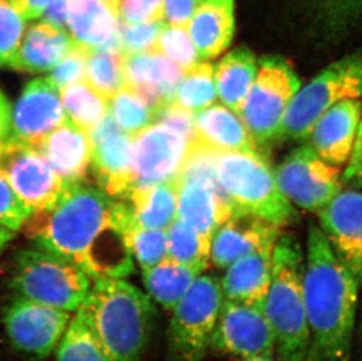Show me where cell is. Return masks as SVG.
<instances>
[{"instance_id":"33","label":"cell","mask_w":362,"mask_h":361,"mask_svg":"<svg viewBox=\"0 0 362 361\" xmlns=\"http://www.w3.org/2000/svg\"><path fill=\"white\" fill-rule=\"evenodd\" d=\"M124 57L120 48L101 47L88 53L86 81L110 100L127 85Z\"/></svg>"},{"instance_id":"38","label":"cell","mask_w":362,"mask_h":361,"mask_svg":"<svg viewBox=\"0 0 362 361\" xmlns=\"http://www.w3.org/2000/svg\"><path fill=\"white\" fill-rule=\"evenodd\" d=\"M156 51L161 52L185 73L195 69L202 62L188 30L165 25L156 44Z\"/></svg>"},{"instance_id":"5","label":"cell","mask_w":362,"mask_h":361,"mask_svg":"<svg viewBox=\"0 0 362 361\" xmlns=\"http://www.w3.org/2000/svg\"><path fill=\"white\" fill-rule=\"evenodd\" d=\"M92 282L74 263L39 248L18 251L11 265L17 296L71 314L79 310Z\"/></svg>"},{"instance_id":"52","label":"cell","mask_w":362,"mask_h":361,"mask_svg":"<svg viewBox=\"0 0 362 361\" xmlns=\"http://www.w3.org/2000/svg\"><path fill=\"white\" fill-rule=\"evenodd\" d=\"M240 361H274L270 357H252V358H244Z\"/></svg>"},{"instance_id":"51","label":"cell","mask_w":362,"mask_h":361,"mask_svg":"<svg viewBox=\"0 0 362 361\" xmlns=\"http://www.w3.org/2000/svg\"><path fill=\"white\" fill-rule=\"evenodd\" d=\"M14 232L16 231L0 224V253L5 249L11 239H13Z\"/></svg>"},{"instance_id":"20","label":"cell","mask_w":362,"mask_h":361,"mask_svg":"<svg viewBox=\"0 0 362 361\" xmlns=\"http://www.w3.org/2000/svg\"><path fill=\"white\" fill-rule=\"evenodd\" d=\"M177 218L212 239L221 225L238 209L221 183L199 178H180Z\"/></svg>"},{"instance_id":"44","label":"cell","mask_w":362,"mask_h":361,"mask_svg":"<svg viewBox=\"0 0 362 361\" xmlns=\"http://www.w3.org/2000/svg\"><path fill=\"white\" fill-rule=\"evenodd\" d=\"M317 13L326 23L338 26L362 14V0H311Z\"/></svg>"},{"instance_id":"28","label":"cell","mask_w":362,"mask_h":361,"mask_svg":"<svg viewBox=\"0 0 362 361\" xmlns=\"http://www.w3.org/2000/svg\"><path fill=\"white\" fill-rule=\"evenodd\" d=\"M187 30L202 60L217 58L235 35V0H201Z\"/></svg>"},{"instance_id":"26","label":"cell","mask_w":362,"mask_h":361,"mask_svg":"<svg viewBox=\"0 0 362 361\" xmlns=\"http://www.w3.org/2000/svg\"><path fill=\"white\" fill-rule=\"evenodd\" d=\"M74 44L66 30L40 21L25 31L21 45L7 67L25 73L51 71L72 50Z\"/></svg>"},{"instance_id":"50","label":"cell","mask_w":362,"mask_h":361,"mask_svg":"<svg viewBox=\"0 0 362 361\" xmlns=\"http://www.w3.org/2000/svg\"><path fill=\"white\" fill-rule=\"evenodd\" d=\"M49 0H17L21 13L28 21H35L42 17Z\"/></svg>"},{"instance_id":"2","label":"cell","mask_w":362,"mask_h":361,"mask_svg":"<svg viewBox=\"0 0 362 361\" xmlns=\"http://www.w3.org/2000/svg\"><path fill=\"white\" fill-rule=\"evenodd\" d=\"M304 287L308 361H349L360 285L318 227L308 231Z\"/></svg>"},{"instance_id":"16","label":"cell","mask_w":362,"mask_h":361,"mask_svg":"<svg viewBox=\"0 0 362 361\" xmlns=\"http://www.w3.org/2000/svg\"><path fill=\"white\" fill-rule=\"evenodd\" d=\"M60 92L46 78L28 82L12 112L11 137L35 146L67 121Z\"/></svg>"},{"instance_id":"22","label":"cell","mask_w":362,"mask_h":361,"mask_svg":"<svg viewBox=\"0 0 362 361\" xmlns=\"http://www.w3.org/2000/svg\"><path fill=\"white\" fill-rule=\"evenodd\" d=\"M133 144L122 130L92 144V174L110 197L122 200L134 188Z\"/></svg>"},{"instance_id":"12","label":"cell","mask_w":362,"mask_h":361,"mask_svg":"<svg viewBox=\"0 0 362 361\" xmlns=\"http://www.w3.org/2000/svg\"><path fill=\"white\" fill-rule=\"evenodd\" d=\"M0 173L30 214L51 208L69 187L33 147L13 137L0 144Z\"/></svg>"},{"instance_id":"27","label":"cell","mask_w":362,"mask_h":361,"mask_svg":"<svg viewBox=\"0 0 362 361\" xmlns=\"http://www.w3.org/2000/svg\"><path fill=\"white\" fill-rule=\"evenodd\" d=\"M274 244L262 246L226 268V275L219 280L224 300L264 304L270 287Z\"/></svg>"},{"instance_id":"29","label":"cell","mask_w":362,"mask_h":361,"mask_svg":"<svg viewBox=\"0 0 362 361\" xmlns=\"http://www.w3.org/2000/svg\"><path fill=\"white\" fill-rule=\"evenodd\" d=\"M257 71L256 55L245 47L229 52L214 67L217 96L224 106L238 115Z\"/></svg>"},{"instance_id":"37","label":"cell","mask_w":362,"mask_h":361,"mask_svg":"<svg viewBox=\"0 0 362 361\" xmlns=\"http://www.w3.org/2000/svg\"><path fill=\"white\" fill-rule=\"evenodd\" d=\"M124 241L141 269H149L167 257V231L161 229L126 227Z\"/></svg>"},{"instance_id":"31","label":"cell","mask_w":362,"mask_h":361,"mask_svg":"<svg viewBox=\"0 0 362 361\" xmlns=\"http://www.w3.org/2000/svg\"><path fill=\"white\" fill-rule=\"evenodd\" d=\"M67 119L88 133L108 112V99L87 81H78L59 91Z\"/></svg>"},{"instance_id":"46","label":"cell","mask_w":362,"mask_h":361,"mask_svg":"<svg viewBox=\"0 0 362 361\" xmlns=\"http://www.w3.org/2000/svg\"><path fill=\"white\" fill-rule=\"evenodd\" d=\"M201 0H164V21L171 26L188 28Z\"/></svg>"},{"instance_id":"47","label":"cell","mask_w":362,"mask_h":361,"mask_svg":"<svg viewBox=\"0 0 362 361\" xmlns=\"http://www.w3.org/2000/svg\"><path fill=\"white\" fill-rule=\"evenodd\" d=\"M344 180L352 187H362V120L349 157V166L344 174Z\"/></svg>"},{"instance_id":"10","label":"cell","mask_w":362,"mask_h":361,"mask_svg":"<svg viewBox=\"0 0 362 361\" xmlns=\"http://www.w3.org/2000/svg\"><path fill=\"white\" fill-rule=\"evenodd\" d=\"M284 196L308 212H319L341 191L337 166L319 156L312 146L298 147L274 171Z\"/></svg>"},{"instance_id":"42","label":"cell","mask_w":362,"mask_h":361,"mask_svg":"<svg viewBox=\"0 0 362 361\" xmlns=\"http://www.w3.org/2000/svg\"><path fill=\"white\" fill-rule=\"evenodd\" d=\"M117 13L124 24L164 21V0H117Z\"/></svg>"},{"instance_id":"3","label":"cell","mask_w":362,"mask_h":361,"mask_svg":"<svg viewBox=\"0 0 362 361\" xmlns=\"http://www.w3.org/2000/svg\"><path fill=\"white\" fill-rule=\"evenodd\" d=\"M80 314L115 361H142L155 307L151 297L126 278L94 280Z\"/></svg>"},{"instance_id":"36","label":"cell","mask_w":362,"mask_h":361,"mask_svg":"<svg viewBox=\"0 0 362 361\" xmlns=\"http://www.w3.org/2000/svg\"><path fill=\"white\" fill-rule=\"evenodd\" d=\"M108 112L121 130L130 135H136L154 123V112L128 85L108 100Z\"/></svg>"},{"instance_id":"25","label":"cell","mask_w":362,"mask_h":361,"mask_svg":"<svg viewBox=\"0 0 362 361\" xmlns=\"http://www.w3.org/2000/svg\"><path fill=\"white\" fill-rule=\"evenodd\" d=\"M180 178L161 183L135 187L121 201L126 209V227L146 229H161L168 227L177 218Z\"/></svg>"},{"instance_id":"49","label":"cell","mask_w":362,"mask_h":361,"mask_svg":"<svg viewBox=\"0 0 362 361\" xmlns=\"http://www.w3.org/2000/svg\"><path fill=\"white\" fill-rule=\"evenodd\" d=\"M12 128V107L0 89V144L11 137Z\"/></svg>"},{"instance_id":"18","label":"cell","mask_w":362,"mask_h":361,"mask_svg":"<svg viewBox=\"0 0 362 361\" xmlns=\"http://www.w3.org/2000/svg\"><path fill=\"white\" fill-rule=\"evenodd\" d=\"M281 237V228L262 218L237 210L212 235L210 262L226 270L244 256Z\"/></svg>"},{"instance_id":"32","label":"cell","mask_w":362,"mask_h":361,"mask_svg":"<svg viewBox=\"0 0 362 361\" xmlns=\"http://www.w3.org/2000/svg\"><path fill=\"white\" fill-rule=\"evenodd\" d=\"M167 257L204 273L210 263L211 239L176 218L167 230Z\"/></svg>"},{"instance_id":"6","label":"cell","mask_w":362,"mask_h":361,"mask_svg":"<svg viewBox=\"0 0 362 361\" xmlns=\"http://www.w3.org/2000/svg\"><path fill=\"white\" fill-rule=\"evenodd\" d=\"M216 169L219 183L238 210L279 228L297 219V212L278 187L274 171L262 154H218Z\"/></svg>"},{"instance_id":"1","label":"cell","mask_w":362,"mask_h":361,"mask_svg":"<svg viewBox=\"0 0 362 361\" xmlns=\"http://www.w3.org/2000/svg\"><path fill=\"white\" fill-rule=\"evenodd\" d=\"M122 219L120 200L85 183L73 184L51 208L31 212L19 230L39 249L74 263L94 282L127 278L134 271Z\"/></svg>"},{"instance_id":"21","label":"cell","mask_w":362,"mask_h":361,"mask_svg":"<svg viewBox=\"0 0 362 361\" xmlns=\"http://www.w3.org/2000/svg\"><path fill=\"white\" fill-rule=\"evenodd\" d=\"M362 116L359 99L342 100L327 109L308 137L322 160L333 166L346 164L352 154Z\"/></svg>"},{"instance_id":"19","label":"cell","mask_w":362,"mask_h":361,"mask_svg":"<svg viewBox=\"0 0 362 361\" xmlns=\"http://www.w3.org/2000/svg\"><path fill=\"white\" fill-rule=\"evenodd\" d=\"M31 147L67 185L85 183L92 173V141L69 120Z\"/></svg>"},{"instance_id":"43","label":"cell","mask_w":362,"mask_h":361,"mask_svg":"<svg viewBox=\"0 0 362 361\" xmlns=\"http://www.w3.org/2000/svg\"><path fill=\"white\" fill-rule=\"evenodd\" d=\"M28 215V208L14 193L6 178L0 173V224L17 231Z\"/></svg>"},{"instance_id":"34","label":"cell","mask_w":362,"mask_h":361,"mask_svg":"<svg viewBox=\"0 0 362 361\" xmlns=\"http://www.w3.org/2000/svg\"><path fill=\"white\" fill-rule=\"evenodd\" d=\"M57 361H115L96 338L79 311L73 314L55 350Z\"/></svg>"},{"instance_id":"30","label":"cell","mask_w":362,"mask_h":361,"mask_svg":"<svg viewBox=\"0 0 362 361\" xmlns=\"http://www.w3.org/2000/svg\"><path fill=\"white\" fill-rule=\"evenodd\" d=\"M199 275V270L165 257L156 265L142 270V282L151 300L165 310L173 311Z\"/></svg>"},{"instance_id":"24","label":"cell","mask_w":362,"mask_h":361,"mask_svg":"<svg viewBox=\"0 0 362 361\" xmlns=\"http://www.w3.org/2000/svg\"><path fill=\"white\" fill-rule=\"evenodd\" d=\"M192 146L219 154L258 151V146L240 115L218 103L195 114V142Z\"/></svg>"},{"instance_id":"4","label":"cell","mask_w":362,"mask_h":361,"mask_svg":"<svg viewBox=\"0 0 362 361\" xmlns=\"http://www.w3.org/2000/svg\"><path fill=\"white\" fill-rule=\"evenodd\" d=\"M303 255L299 242L288 235H281L272 251L270 287L263 306L274 330L281 361H308Z\"/></svg>"},{"instance_id":"15","label":"cell","mask_w":362,"mask_h":361,"mask_svg":"<svg viewBox=\"0 0 362 361\" xmlns=\"http://www.w3.org/2000/svg\"><path fill=\"white\" fill-rule=\"evenodd\" d=\"M319 219L333 253L362 284V191H340L319 210Z\"/></svg>"},{"instance_id":"45","label":"cell","mask_w":362,"mask_h":361,"mask_svg":"<svg viewBox=\"0 0 362 361\" xmlns=\"http://www.w3.org/2000/svg\"><path fill=\"white\" fill-rule=\"evenodd\" d=\"M154 122L163 123L178 130L189 144L195 142V114L173 101L155 114Z\"/></svg>"},{"instance_id":"53","label":"cell","mask_w":362,"mask_h":361,"mask_svg":"<svg viewBox=\"0 0 362 361\" xmlns=\"http://www.w3.org/2000/svg\"><path fill=\"white\" fill-rule=\"evenodd\" d=\"M108 1H113V3H117V0H108Z\"/></svg>"},{"instance_id":"9","label":"cell","mask_w":362,"mask_h":361,"mask_svg":"<svg viewBox=\"0 0 362 361\" xmlns=\"http://www.w3.org/2000/svg\"><path fill=\"white\" fill-rule=\"evenodd\" d=\"M300 89V80L279 57H264L250 87L240 118L257 146H269L281 140L284 116Z\"/></svg>"},{"instance_id":"39","label":"cell","mask_w":362,"mask_h":361,"mask_svg":"<svg viewBox=\"0 0 362 361\" xmlns=\"http://www.w3.org/2000/svg\"><path fill=\"white\" fill-rule=\"evenodd\" d=\"M26 18L17 0H0V67L8 65L26 31Z\"/></svg>"},{"instance_id":"13","label":"cell","mask_w":362,"mask_h":361,"mask_svg":"<svg viewBox=\"0 0 362 361\" xmlns=\"http://www.w3.org/2000/svg\"><path fill=\"white\" fill-rule=\"evenodd\" d=\"M212 351L240 358L272 357L276 338L263 304L224 300L215 332Z\"/></svg>"},{"instance_id":"41","label":"cell","mask_w":362,"mask_h":361,"mask_svg":"<svg viewBox=\"0 0 362 361\" xmlns=\"http://www.w3.org/2000/svg\"><path fill=\"white\" fill-rule=\"evenodd\" d=\"M88 53V50L74 44L72 50L51 69L46 79L59 91L81 81L82 79H85Z\"/></svg>"},{"instance_id":"8","label":"cell","mask_w":362,"mask_h":361,"mask_svg":"<svg viewBox=\"0 0 362 361\" xmlns=\"http://www.w3.org/2000/svg\"><path fill=\"white\" fill-rule=\"evenodd\" d=\"M361 96L362 55L333 62L298 91L284 116L281 139L304 140L327 109Z\"/></svg>"},{"instance_id":"48","label":"cell","mask_w":362,"mask_h":361,"mask_svg":"<svg viewBox=\"0 0 362 361\" xmlns=\"http://www.w3.org/2000/svg\"><path fill=\"white\" fill-rule=\"evenodd\" d=\"M69 1L71 0H49L42 14V21H46L55 28L66 30Z\"/></svg>"},{"instance_id":"23","label":"cell","mask_w":362,"mask_h":361,"mask_svg":"<svg viewBox=\"0 0 362 361\" xmlns=\"http://www.w3.org/2000/svg\"><path fill=\"white\" fill-rule=\"evenodd\" d=\"M117 3L108 0H71L66 31L76 44L92 51L117 47L119 44Z\"/></svg>"},{"instance_id":"35","label":"cell","mask_w":362,"mask_h":361,"mask_svg":"<svg viewBox=\"0 0 362 361\" xmlns=\"http://www.w3.org/2000/svg\"><path fill=\"white\" fill-rule=\"evenodd\" d=\"M216 89L214 66L210 62H201L195 69L185 73L178 87L175 103L192 114H197L216 103Z\"/></svg>"},{"instance_id":"11","label":"cell","mask_w":362,"mask_h":361,"mask_svg":"<svg viewBox=\"0 0 362 361\" xmlns=\"http://www.w3.org/2000/svg\"><path fill=\"white\" fill-rule=\"evenodd\" d=\"M73 314L17 296L4 311L3 323L12 348L32 360H42L62 341Z\"/></svg>"},{"instance_id":"14","label":"cell","mask_w":362,"mask_h":361,"mask_svg":"<svg viewBox=\"0 0 362 361\" xmlns=\"http://www.w3.org/2000/svg\"><path fill=\"white\" fill-rule=\"evenodd\" d=\"M192 144L178 130L154 122L134 135V188L176 180Z\"/></svg>"},{"instance_id":"17","label":"cell","mask_w":362,"mask_h":361,"mask_svg":"<svg viewBox=\"0 0 362 361\" xmlns=\"http://www.w3.org/2000/svg\"><path fill=\"white\" fill-rule=\"evenodd\" d=\"M124 73L127 85L144 99L154 114L175 101L185 74L156 50L126 55Z\"/></svg>"},{"instance_id":"40","label":"cell","mask_w":362,"mask_h":361,"mask_svg":"<svg viewBox=\"0 0 362 361\" xmlns=\"http://www.w3.org/2000/svg\"><path fill=\"white\" fill-rule=\"evenodd\" d=\"M167 23L164 21H149L140 24L119 25V44L123 55H129L155 51L158 38Z\"/></svg>"},{"instance_id":"7","label":"cell","mask_w":362,"mask_h":361,"mask_svg":"<svg viewBox=\"0 0 362 361\" xmlns=\"http://www.w3.org/2000/svg\"><path fill=\"white\" fill-rule=\"evenodd\" d=\"M224 303L221 282L199 275L173 309L168 330V360L202 361L211 350L212 336Z\"/></svg>"}]
</instances>
